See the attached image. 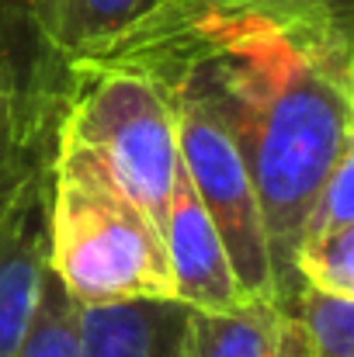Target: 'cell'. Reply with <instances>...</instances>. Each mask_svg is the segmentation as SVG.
Returning a JSON list of instances; mask_svg holds the SVG:
<instances>
[{"instance_id": "1", "label": "cell", "mask_w": 354, "mask_h": 357, "mask_svg": "<svg viewBox=\"0 0 354 357\" xmlns=\"http://www.w3.org/2000/svg\"><path fill=\"white\" fill-rule=\"evenodd\" d=\"M160 84H191L226 121L250 170L285 309L309 205L341 149L354 142V56L316 49L281 31H243L135 66Z\"/></svg>"}, {"instance_id": "2", "label": "cell", "mask_w": 354, "mask_h": 357, "mask_svg": "<svg viewBox=\"0 0 354 357\" xmlns=\"http://www.w3.org/2000/svg\"><path fill=\"white\" fill-rule=\"evenodd\" d=\"M49 271L77 305L170 302L163 229L87 146L52 135L45 160Z\"/></svg>"}, {"instance_id": "3", "label": "cell", "mask_w": 354, "mask_h": 357, "mask_svg": "<svg viewBox=\"0 0 354 357\" xmlns=\"http://www.w3.org/2000/svg\"><path fill=\"white\" fill-rule=\"evenodd\" d=\"M87 146L121 191L163 229L177 170V121L170 91L135 66L73 59L56 132Z\"/></svg>"}, {"instance_id": "4", "label": "cell", "mask_w": 354, "mask_h": 357, "mask_svg": "<svg viewBox=\"0 0 354 357\" xmlns=\"http://www.w3.org/2000/svg\"><path fill=\"white\" fill-rule=\"evenodd\" d=\"M243 31H281L316 49L354 56V0H156L87 59L149 66Z\"/></svg>"}, {"instance_id": "5", "label": "cell", "mask_w": 354, "mask_h": 357, "mask_svg": "<svg viewBox=\"0 0 354 357\" xmlns=\"http://www.w3.org/2000/svg\"><path fill=\"white\" fill-rule=\"evenodd\" d=\"M174 101L177 121V156L212 219L219 239L226 246L233 278L243 298H271L274 302V278H271V253L260 202L243 163V153L230 135L226 121L216 108L191 87V84H163Z\"/></svg>"}, {"instance_id": "6", "label": "cell", "mask_w": 354, "mask_h": 357, "mask_svg": "<svg viewBox=\"0 0 354 357\" xmlns=\"http://www.w3.org/2000/svg\"><path fill=\"white\" fill-rule=\"evenodd\" d=\"M45 160L0 202V357H14L28 337L49 274Z\"/></svg>"}, {"instance_id": "7", "label": "cell", "mask_w": 354, "mask_h": 357, "mask_svg": "<svg viewBox=\"0 0 354 357\" xmlns=\"http://www.w3.org/2000/svg\"><path fill=\"white\" fill-rule=\"evenodd\" d=\"M163 246L174 281V302L191 312H233L246 302L233 278L219 229L212 226L181 160L163 212Z\"/></svg>"}, {"instance_id": "8", "label": "cell", "mask_w": 354, "mask_h": 357, "mask_svg": "<svg viewBox=\"0 0 354 357\" xmlns=\"http://www.w3.org/2000/svg\"><path fill=\"white\" fill-rule=\"evenodd\" d=\"M0 73L14 98L24 139L49 149L70 66H63L42 42L31 0H0Z\"/></svg>"}, {"instance_id": "9", "label": "cell", "mask_w": 354, "mask_h": 357, "mask_svg": "<svg viewBox=\"0 0 354 357\" xmlns=\"http://www.w3.org/2000/svg\"><path fill=\"white\" fill-rule=\"evenodd\" d=\"M181 302L80 305V357H188Z\"/></svg>"}, {"instance_id": "10", "label": "cell", "mask_w": 354, "mask_h": 357, "mask_svg": "<svg viewBox=\"0 0 354 357\" xmlns=\"http://www.w3.org/2000/svg\"><path fill=\"white\" fill-rule=\"evenodd\" d=\"M153 3L156 0H31V10L49 52L70 66L105 49Z\"/></svg>"}, {"instance_id": "11", "label": "cell", "mask_w": 354, "mask_h": 357, "mask_svg": "<svg viewBox=\"0 0 354 357\" xmlns=\"http://www.w3.org/2000/svg\"><path fill=\"white\" fill-rule=\"evenodd\" d=\"M188 357H274L281 305L250 298L233 312L188 309Z\"/></svg>"}, {"instance_id": "12", "label": "cell", "mask_w": 354, "mask_h": 357, "mask_svg": "<svg viewBox=\"0 0 354 357\" xmlns=\"http://www.w3.org/2000/svg\"><path fill=\"white\" fill-rule=\"evenodd\" d=\"M14 357H80V305L49 271L28 337Z\"/></svg>"}, {"instance_id": "13", "label": "cell", "mask_w": 354, "mask_h": 357, "mask_svg": "<svg viewBox=\"0 0 354 357\" xmlns=\"http://www.w3.org/2000/svg\"><path fill=\"white\" fill-rule=\"evenodd\" d=\"M285 309L299 319L316 357H354V298L299 284Z\"/></svg>"}, {"instance_id": "14", "label": "cell", "mask_w": 354, "mask_h": 357, "mask_svg": "<svg viewBox=\"0 0 354 357\" xmlns=\"http://www.w3.org/2000/svg\"><path fill=\"white\" fill-rule=\"evenodd\" d=\"M292 267H295L299 284H309L327 295L354 298V226L299 239Z\"/></svg>"}, {"instance_id": "15", "label": "cell", "mask_w": 354, "mask_h": 357, "mask_svg": "<svg viewBox=\"0 0 354 357\" xmlns=\"http://www.w3.org/2000/svg\"><path fill=\"white\" fill-rule=\"evenodd\" d=\"M348 226H354V142H348L341 149V156L334 160L327 181L320 184L299 239L323 236V233L348 229Z\"/></svg>"}, {"instance_id": "16", "label": "cell", "mask_w": 354, "mask_h": 357, "mask_svg": "<svg viewBox=\"0 0 354 357\" xmlns=\"http://www.w3.org/2000/svg\"><path fill=\"white\" fill-rule=\"evenodd\" d=\"M49 149H52V146H49ZM49 149H38V146H31V142L24 139L17 112H14V98H10L7 80H3V73H0V202L17 188V181H21L31 167H38V163L49 156Z\"/></svg>"}, {"instance_id": "17", "label": "cell", "mask_w": 354, "mask_h": 357, "mask_svg": "<svg viewBox=\"0 0 354 357\" xmlns=\"http://www.w3.org/2000/svg\"><path fill=\"white\" fill-rule=\"evenodd\" d=\"M274 357H316L313 347H309V340H306V333H302V326H299V319H295L288 309H281V326H278Z\"/></svg>"}]
</instances>
